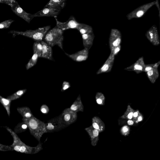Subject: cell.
<instances>
[{
    "mask_svg": "<svg viewBox=\"0 0 160 160\" xmlns=\"http://www.w3.org/2000/svg\"><path fill=\"white\" fill-rule=\"evenodd\" d=\"M160 64V61L153 64H145L144 72H146L154 69L158 68Z\"/></svg>",
    "mask_w": 160,
    "mask_h": 160,
    "instance_id": "cell-33",
    "label": "cell"
},
{
    "mask_svg": "<svg viewBox=\"0 0 160 160\" xmlns=\"http://www.w3.org/2000/svg\"><path fill=\"white\" fill-rule=\"evenodd\" d=\"M42 47V52L41 57L52 60V47L45 41L41 42Z\"/></svg>",
    "mask_w": 160,
    "mask_h": 160,
    "instance_id": "cell-18",
    "label": "cell"
},
{
    "mask_svg": "<svg viewBox=\"0 0 160 160\" xmlns=\"http://www.w3.org/2000/svg\"><path fill=\"white\" fill-rule=\"evenodd\" d=\"M143 119V117L141 112H139L138 117L137 118L136 123L138 124L139 122L142 121Z\"/></svg>",
    "mask_w": 160,
    "mask_h": 160,
    "instance_id": "cell-41",
    "label": "cell"
},
{
    "mask_svg": "<svg viewBox=\"0 0 160 160\" xmlns=\"http://www.w3.org/2000/svg\"><path fill=\"white\" fill-rule=\"evenodd\" d=\"M56 21V26L62 30L69 29H76L79 24L73 17H71L65 22H61L58 20L56 16L54 17Z\"/></svg>",
    "mask_w": 160,
    "mask_h": 160,
    "instance_id": "cell-11",
    "label": "cell"
},
{
    "mask_svg": "<svg viewBox=\"0 0 160 160\" xmlns=\"http://www.w3.org/2000/svg\"><path fill=\"white\" fill-rule=\"evenodd\" d=\"M147 77L152 83H154L159 76L158 68L154 69L146 72Z\"/></svg>",
    "mask_w": 160,
    "mask_h": 160,
    "instance_id": "cell-22",
    "label": "cell"
},
{
    "mask_svg": "<svg viewBox=\"0 0 160 160\" xmlns=\"http://www.w3.org/2000/svg\"><path fill=\"white\" fill-rule=\"evenodd\" d=\"M156 4V1H154L142 5L128 14L127 15V18L130 20L133 18H140L149 9Z\"/></svg>",
    "mask_w": 160,
    "mask_h": 160,
    "instance_id": "cell-5",
    "label": "cell"
},
{
    "mask_svg": "<svg viewBox=\"0 0 160 160\" xmlns=\"http://www.w3.org/2000/svg\"><path fill=\"white\" fill-rule=\"evenodd\" d=\"M5 128L13 138L12 144L10 145L12 151L25 154H34L38 152L42 149V143L40 142H39L38 145L35 147L28 146L21 140L17 134L12 129L7 127Z\"/></svg>",
    "mask_w": 160,
    "mask_h": 160,
    "instance_id": "cell-1",
    "label": "cell"
},
{
    "mask_svg": "<svg viewBox=\"0 0 160 160\" xmlns=\"http://www.w3.org/2000/svg\"><path fill=\"white\" fill-rule=\"evenodd\" d=\"M27 125L31 134L39 142L42 135L47 133L45 123L34 116L29 118L22 119Z\"/></svg>",
    "mask_w": 160,
    "mask_h": 160,
    "instance_id": "cell-2",
    "label": "cell"
},
{
    "mask_svg": "<svg viewBox=\"0 0 160 160\" xmlns=\"http://www.w3.org/2000/svg\"><path fill=\"white\" fill-rule=\"evenodd\" d=\"M7 2V4L10 6L11 7L14 3L17 2L15 0H5Z\"/></svg>",
    "mask_w": 160,
    "mask_h": 160,
    "instance_id": "cell-42",
    "label": "cell"
},
{
    "mask_svg": "<svg viewBox=\"0 0 160 160\" xmlns=\"http://www.w3.org/2000/svg\"><path fill=\"white\" fill-rule=\"evenodd\" d=\"M95 98L97 103L98 104L101 105L104 104L105 98L102 92H97L95 96Z\"/></svg>",
    "mask_w": 160,
    "mask_h": 160,
    "instance_id": "cell-32",
    "label": "cell"
},
{
    "mask_svg": "<svg viewBox=\"0 0 160 160\" xmlns=\"http://www.w3.org/2000/svg\"><path fill=\"white\" fill-rule=\"evenodd\" d=\"M82 34L93 32L92 27L88 25L79 23L76 28Z\"/></svg>",
    "mask_w": 160,
    "mask_h": 160,
    "instance_id": "cell-23",
    "label": "cell"
},
{
    "mask_svg": "<svg viewBox=\"0 0 160 160\" xmlns=\"http://www.w3.org/2000/svg\"><path fill=\"white\" fill-rule=\"evenodd\" d=\"M83 45L85 48L89 50L92 47L94 38L93 32L82 34Z\"/></svg>",
    "mask_w": 160,
    "mask_h": 160,
    "instance_id": "cell-17",
    "label": "cell"
},
{
    "mask_svg": "<svg viewBox=\"0 0 160 160\" xmlns=\"http://www.w3.org/2000/svg\"><path fill=\"white\" fill-rule=\"evenodd\" d=\"M115 56L111 52L109 56L105 63L97 71L96 73L97 74H99L110 72L113 64L115 59Z\"/></svg>",
    "mask_w": 160,
    "mask_h": 160,
    "instance_id": "cell-14",
    "label": "cell"
},
{
    "mask_svg": "<svg viewBox=\"0 0 160 160\" xmlns=\"http://www.w3.org/2000/svg\"><path fill=\"white\" fill-rule=\"evenodd\" d=\"M121 48V45H120L118 46L115 48L111 52L114 56L116 55L120 51Z\"/></svg>",
    "mask_w": 160,
    "mask_h": 160,
    "instance_id": "cell-39",
    "label": "cell"
},
{
    "mask_svg": "<svg viewBox=\"0 0 160 160\" xmlns=\"http://www.w3.org/2000/svg\"><path fill=\"white\" fill-rule=\"evenodd\" d=\"M139 111L138 110H135L134 112L132 120L135 123Z\"/></svg>",
    "mask_w": 160,
    "mask_h": 160,
    "instance_id": "cell-40",
    "label": "cell"
},
{
    "mask_svg": "<svg viewBox=\"0 0 160 160\" xmlns=\"http://www.w3.org/2000/svg\"><path fill=\"white\" fill-rule=\"evenodd\" d=\"M63 1L61 0H50L45 7L58 8H63L64 6Z\"/></svg>",
    "mask_w": 160,
    "mask_h": 160,
    "instance_id": "cell-24",
    "label": "cell"
},
{
    "mask_svg": "<svg viewBox=\"0 0 160 160\" xmlns=\"http://www.w3.org/2000/svg\"><path fill=\"white\" fill-rule=\"evenodd\" d=\"M85 130L90 137L91 145L93 146H96L99 140V132L92 125L86 128Z\"/></svg>",
    "mask_w": 160,
    "mask_h": 160,
    "instance_id": "cell-16",
    "label": "cell"
},
{
    "mask_svg": "<svg viewBox=\"0 0 160 160\" xmlns=\"http://www.w3.org/2000/svg\"><path fill=\"white\" fill-rule=\"evenodd\" d=\"M122 37L120 31L116 29L111 30L109 38V45L111 52L116 47L120 45Z\"/></svg>",
    "mask_w": 160,
    "mask_h": 160,
    "instance_id": "cell-8",
    "label": "cell"
},
{
    "mask_svg": "<svg viewBox=\"0 0 160 160\" xmlns=\"http://www.w3.org/2000/svg\"><path fill=\"white\" fill-rule=\"evenodd\" d=\"M62 7L58 8L45 7L44 8L32 14L33 17L48 16L56 17L59 14Z\"/></svg>",
    "mask_w": 160,
    "mask_h": 160,
    "instance_id": "cell-10",
    "label": "cell"
},
{
    "mask_svg": "<svg viewBox=\"0 0 160 160\" xmlns=\"http://www.w3.org/2000/svg\"><path fill=\"white\" fill-rule=\"evenodd\" d=\"M118 120V123L120 125H128L136 126L138 124L135 123L132 119H128L120 118Z\"/></svg>",
    "mask_w": 160,
    "mask_h": 160,
    "instance_id": "cell-31",
    "label": "cell"
},
{
    "mask_svg": "<svg viewBox=\"0 0 160 160\" xmlns=\"http://www.w3.org/2000/svg\"><path fill=\"white\" fill-rule=\"evenodd\" d=\"M69 108L71 110L76 112L83 111L84 106L81 99L80 95L78 96Z\"/></svg>",
    "mask_w": 160,
    "mask_h": 160,
    "instance_id": "cell-20",
    "label": "cell"
},
{
    "mask_svg": "<svg viewBox=\"0 0 160 160\" xmlns=\"http://www.w3.org/2000/svg\"><path fill=\"white\" fill-rule=\"evenodd\" d=\"M62 0V1H63V2H64V1L65 0Z\"/></svg>",
    "mask_w": 160,
    "mask_h": 160,
    "instance_id": "cell-44",
    "label": "cell"
},
{
    "mask_svg": "<svg viewBox=\"0 0 160 160\" xmlns=\"http://www.w3.org/2000/svg\"><path fill=\"white\" fill-rule=\"evenodd\" d=\"M59 116L62 123L67 126L76 121L77 118V112L72 111L69 108H67L65 109Z\"/></svg>",
    "mask_w": 160,
    "mask_h": 160,
    "instance_id": "cell-7",
    "label": "cell"
},
{
    "mask_svg": "<svg viewBox=\"0 0 160 160\" xmlns=\"http://www.w3.org/2000/svg\"><path fill=\"white\" fill-rule=\"evenodd\" d=\"M120 131L122 135L125 136H128L130 133V127L127 125H125L121 128Z\"/></svg>",
    "mask_w": 160,
    "mask_h": 160,
    "instance_id": "cell-35",
    "label": "cell"
},
{
    "mask_svg": "<svg viewBox=\"0 0 160 160\" xmlns=\"http://www.w3.org/2000/svg\"><path fill=\"white\" fill-rule=\"evenodd\" d=\"M12 151L10 145H6L0 143V151Z\"/></svg>",
    "mask_w": 160,
    "mask_h": 160,
    "instance_id": "cell-36",
    "label": "cell"
},
{
    "mask_svg": "<svg viewBox=\"0 0 160 160\" xmlns=\"http://www.w3.org/2000/svg\"><path fill=\"white\" fill-rule=\"evenodd\" d=\"M50 28V26H48L34 30H27L24 32L11 31L10 32L13 35H22L26 36L31 38L36 41L41 42L43 39L46 34Z\"/></svg>",
    "mask_w": 160,
    "mask_h": 160,
    "instance_id": "cell-4",
    "label": "cell"
},
{
    "mask_svg": "<svg viewBox=\"0 0 160 160\" xmlns=\"http://www.w3.org/2000/svg\"><path fill=\"white\" fill-rule=\"evenodd\" d=\"M40 111L44 114H47L49 112V108L48 106L45 104L42 105L40 108Z\"/></svg>",
    "mask_w": 160,
    "mask_h": 160,
    "instance_id": "cell-37",
    "label": "cell"
},
{
    "mask_svg": "<svg viewBox=\"0 0 160 160\" xmlns=\"http://www.w3.org/2000/svg\"><path fill=\"white\" fill-rule=\"evenodd\" d=\"M145 36L153 45L158 46L160 43L157 28L155 25L152 26L146 32Z\"/></svg>",
    "mask_w": 160,
    "mask_h": 160,
    "instance_id": "cell-9",
    "label": "cell"
},
{
    "mask_svg": "<svg viewBox=\"0 0 160 160\" xmlns=\"http://www.w3.org/2000/svg\"><path fill=\"white\" fill-rule=\"evenodd\" d=\"M28 128L27 124L23 121L19 123L14 128L13 131L16 134L26 131Z\"/></svg>",
    "mask_w": 160,
    "mask_h": 160,
    "instance_id": "cell-26",
    "label": "cell"
},
{
    "mask_svg": "<svg viewBox=\"0 0 160 160\" xmlns=\"http://www.w3.org/2000/svg\"><path fill=\"white\" fill-rule=\"evenodd\" d=\"M88 49L84 48L83 49L74 54H69L66 52L65 54L74 61L80 62L87 60L88 57Z\"/></svg>",
    "mask_w": 160,
    "mask_h": 160,
    "instance_id": "cell-15",
    "label": "cell"
},
{
    "mask_svg": "<svg viewBox=\"0 0 160 160\" xmlns=\"http://www.w3.org/2000/svg\"><path fill=\"white\" fill-rule=\"evenodd\" d=\"M92 125L99 132L103 131L105 129L104 122L99 117L97 116H95L92 118Z\"/></svg>",
    "mask_w": 160,
    "mask_h": 160,
    "instance_id": "cell-19",
    "label": "cell"
},
{
    "mask_svg": "<svg viewBox=\"0 0 160 160\" xmlns=\"http://www.w3.org/2000/svg\"><path fill=\"white\" fill-rule=\"evenodd\" d=\"M45 125L47 133L57 132L67 127L62 123L59 116L48 120Z\"/></svg>",
    "mask_w": 160,
    "mask_h": 160,
    "instance_id": "cell-6",
    "label": "cell"
},
{
    "mask_svg": "<svg viewBox=\"0 0 160 160\" xmlns=\"http://www.w3.org/2000/svg\"><path fill=\"white\" fill-rule=\"evenodd\" d=\"M27 91L26 89L19 90L12 94L7 97L10 100H15L21 97Z\"/></svg>",
    "mask_w": 160,
    "mask_h": 160,
    "instance_id": "cell-29",
    "label": "cell"
},
{
    "mask_svg": "<svg viewBox=\"0 0 160 160\" xmlns=\"http://www.w3.org/2000/svg\"><path fill=\"white\" fill-rule=\"evenodd\" d=\"M33 53H37L39 57H41L42 52V45L41 42L36 41L33 45Z\"/></svg>",
    "mask_w": 160,
    "mask_h": 160,
    "instance_id": "cell-28",
    "label": "cell"
},
{
    "mask_svg": "<svg viewBox=\"0 0 160 160\" xmlns=\"http://www.w3.org/2000/svg\"><path fill=\"white\" fill-rule=\"evenodd\" d=\"M38 57V56L37 53H33V56L26 65L27 70L31 68L36 64Z\"/></svg>",
    "mask_w": 160,
    "mask_h": 160,
    "instance_id": "cell-30",
    "label": "cell"
},
{
    "mask_svg": "<svg viewBox=\"0 0 160 160\" xmlns=\"http://www.w3.org/2000/svg\"><path fill=\"white\" fill-rule=\"evenodd\" d=\"M17 110L23 118H29L34 116L30 109L28 107H18Z\"/></svg>",
    "mask_w": 160,
    "mask_h": 160,
    "instance_id": "cell-21",
    "label": "cell"
},
{
    "mask_svg": "<svg viewBox=\"0 0 160 160\" xmlns=\"http://www.w3.org/2000/svg\"><path fill=\"white\" fill-rule=\"evenodd\" d=\"M70 87V85L69 82L66 81H64L62 84L61 91L63 92L69 88Z\"/></svg>",
    "mask_w": 160,
    "mask_h": 160,
    "instance_id": "cell-38",
    "label": "cell"
},
{
    "mask_svg": "<svg viewBox=\"0 0 160 160\" xmlns=\"http://www.w3.org/2000/svg\"><path fill=\"white\" fill-rule=\"evenodd\" d=\"M0 3H4L7 4L5 0H0Z\"/></svg>",
    "mask_w": 160,
    "mask_h": 160,
    "instance_id": "cell-43",
    "label": "cell"
},
{
    "mask_svg": "<svg viewBox=\"0 0 160 160\" xmlns=\"http://www.w3.org/2000/svg\"><path fill=\"white\" fill-rule=\"evenodd\" d=\"M14 21L13 20L9 19L5 20L0 23V29L8 28L11 23Z\"/></svg>",
    "mask_w": 160,
    "mask_h": 160,
    "instance_id": "cell-34",
    "label": "cell"
},
{
    "mask_svg": "<svg viewBox=\"0 0 160 160\" xmlns=\"http://www.w3.org/2000/svg\"><path fill=\"white\" fill-rule=\"evenodd\" d=\"M0 102L7 112L9 116L10 114V107L11 101L8 99L4 98L0 95Z\"/></svg>",
    "mask_w": 160,
    "mask_h": 160,
    "instance_id": "cell-25",
    "label": "cell"
},
{
    "mask_svg": "<svg viewBox=\"0 0 160 160\" xmlns=\"http://www.w3.org/2000/svg\"><path fill=\"white\" fill-rule=\"evenodd\" d=\"M135 110L132 109L130 105H128L127 106L126 111L124 114L120 117V118L132 119L133 114Z\"/></svg>",
    "mask_w": 160,
    "mask_h": 160,
    "instance_id": "cell-27",
    "label": "cell"
},
{
    "mask_svg": "<svg viewBox=\"0 0 160 160\" xmlns=\"http://www.w3.org/2000/svg\"><path fill=\"white\" fill-rule=\"evenodd\" d=\"M11 7L13 12L28 23L30 22L33 18L32 14L24 11L20 6L18 2L14 4Z\"/></svg>",
    "mask_w": 160,
    "mask_h": 160,
    "instance_id": "cell-12",
    "label": "cell"
},
{
    "mask_svg": "<svg viewBox=\"0 0 160 160\" xmlns=\"http://www.w3.org/2000/svg\"><path fill=\"white\" fill-rule=\"evenodd\" d=\"M63 32L62 30L56 26L47 32L43 39L51 47L57 45L62 49Z\"/></svg>",
    "mask_w": 160,
    "mask_h": 160,
    "instance_id": "cell-3",
    "label": "cell"
},
{
    "mask_svg": "<svg viewBox=\"0 0 160 160\" xmlns=\"http://www.w3.org/2000/svg\"><path fill=\"white\" fill-rule=\"evenodd\" d=\"M143 58L141 57L133 64L124 68L125 70L133 71L137 74L144 72L145 66Z\"/></svg>",
    "mask_w": 160,
    "mask_h": 160,
    "instance_id": "cell-13",
    "label": "cell"
}]
</instances>
